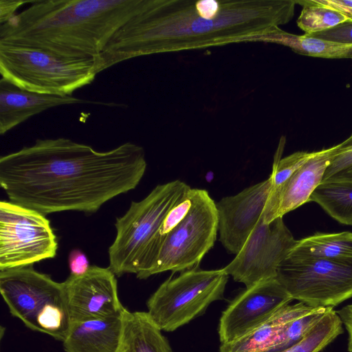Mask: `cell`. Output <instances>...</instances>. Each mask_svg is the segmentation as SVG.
<instances>
[{"mask_svg":"<svg viewBox=\"0 0 352 352\" xmlns=\"http://www.w3.org/2000/svg\"><path fill=\"white\" fill-rule=\"evenodd\" d=\"M146 165L144 148L131 142L98 151L68 138L38 139L1 157L0 185L10 201L45 215L92 214L135 188Z\"/></svg>","mask_w":352,"mask_h":352,"instance_id":"obj_1","label":"cell"},{"mask_svg":"<svg viewBox=\"0 0 352 352\" xmlns=\"http://www.w3.org/2000/svg\"><path fill=\"white\" fill-rule=\"evenodd\" d=\"M295 0H146L95 60L97 74L139 56L263 42L293 18Z\"/></svg>","mask_w":352,"mask_h":352,"instance_id":"obj_2","label":"cell"},{"mask_svg":"<svg viewBox=\"0 0 352 352\" xmlns=\"http://www.w3.org/2000/svg\"><path fill=\"white\" fill-rule=\"evenodd\" d=\"M146 0H37L0 25V43L96 60Z\"/></svg>","mask_w":352,"mask_h":352,"instance_id":"obj_3","label":"cell"},{"mask_svg":"<svg viewBox=\"0 0 352 352\" xmlns=\"http://www.w3.org/2000/svg\"><path fill=\"white\" fill-rule=\"evenodd\" d=\"M190 186L180 180L160 184L140 201H131L116 218V236L109 248V268L117 276L135 274L145 279L157 256L159 229L170 209Z\"/></svg>","mask_w":352,"mask_h":352,"instance_id":"obj_4","label":"cell"},{"mask_svg":"<svg viewBox=\"0 0 352 352\" xmlns=\"http://www.w3.org/2000/svg\"><path fill=\"white\" fill-rule=\"evenodd\" d=\"M0 292L10 314L30 329L63 342L72 324L63 282L32 265L0 271Z\"/></svg>","mask_w":352,"mask_h":352,"instance_id":"obj_5","label":"cell"},{"mask_svg":"<svg viewBox=\"0 0 352 352\" xmlns=\"http://www.w3.org/2000/svg\"><path fill=\"white\" fill-rule=\"evenodd\" d=\"M1 78L28 91L72 96L98 74L94 58H67L33 48L0 43Z\"/></svg>","mask_w":352,"mask_h":352,"instance_id":"obj_6","label":"cell"},{"mask_svg":"<svg viewBox=\"0 0 352 352\" xmlns=\"http://www.w3.org/2000/svg\"><path fill=\"white\" fill-rule=\"evenodd\" d=\"M228 276L223 269L195 267L181 272L150 296L146 312L162 331H173L201 315L212 302L222 299Z\"/></svg>","mask_w":352,"mask_h":352,"instance_id":"obj_7","label":"cell"},{"mask_svg":"<svg viewBox=\"0 0 352 352\" xmlns=\"http://www.w3.org/2000/svg\"><path fill=\"white\" fill-rule=\"evenodd\" d=\"M218 230L215 202L207 190L193 188L188 213L164 239L145 279L168 270L181 272L198 267L213 247Z\"/></svg>","mask_w":352,"mask_h":352,"instance_id":"obj_8","label":"cell"},{"mask_svg":"<svg viewBox=\"0 0 352 352\" xmlns=\"http://www.w3.org/2000/svg\"><path fill=\"white\" fill-rule=\"evenodd\" d=\"M276 278L293 300L312 307H331L352 297V259L287 255Z\"/></svg>","mask_w":352,"mask_h":352,"instance_id":"obj_9","label":"cell"},{"mask_svg":"<svg viewBox=\"0 0 352 352\" xmlns=\"http://www.w3.org/2000/svg\"><path fill=\"white\" fill-rule=\"evenodd\" d=\"M56 236L45 214L11 201L0 202V271L56 256Z\"/></svg>","mask_w":352,"mask_h":352,"instance_id":"obj_10","label":"cell"},{"mask_svg":"<svg viewBox=\"0 0 352 352\" xmlns=\"http://www.w3.org/2000/svg\"><path fill=\"white\" fill-rule=\"evenodd\" d=\"M296 242L283 217L267 223L263 213L239 252L222 269L246 287L275 278L279 264Z\"/></svg>","mask_w":352,"mask_h":352,"instance_id":"obj_11","label":"cell"},{"mask_svg":"<svg viewBox=\"0 0 352 352\" xmlns=\"http://www.w3.org/2000/svg\"><path fill=\"white\" fill-rule=\"evenodd\" d=\"M292 300L276 278L246 287L222 313L219 324L221 342H231L245 336Z\"/></svg>","mask_w":352,"mask_h":352,"instance_id":"obj_12","label":"cell"},{"mask_svg":"<svg viewBox=\"0 0 352 352\" xmlns=\"http://www.w3.org/2000/svg\"><path fill=\"white\" fill-rule=\"evenodd\" d=\"M63 284L72 322L113 317L126 309L118 297L116 274L109 267L91 265Z\"/></svg>","mask_w":352,"mask_h":352,"instance_id":"obj_13","label":"cell"},{"mask_svg":"<svg viewBox=\"0 0 352 352\" xmlns=\"http://www.w3.org/2000/svg\"><path fill=\"white\" fill-rule=\"evenodd\" d=\"M272 189L271 178L216 204L219 241L230 252L237 254L257 224Z\"/></svg>","mask_w":352,"mask_h":352,"instance_id":"obj_14","label":"cell"},{"mask_svg":"<svg viewBox=\"0 0 352 352\" xmlns=\"http://www.w3.org/2000/svg\"><path fill=\"white\" fill-rule=\"evenodd\" d=\"M336 145L318 151L302 164L283 184L272 190L264 210V221L270 223L295 210L309 198L322 181Z\"/></svg>","mask_w":352,"mask_h":352,"instance_id":"obj_15","label":"cell"},{"mask_svg":"<svg viewBox=\"0 0 352 352\" xmlns=\"http://www.w3.org/2000/svg\"><path fill=\"white\" fill-rule=\"evenodd\" d=\"M93 102L73 96L42 94L21 89L0 80V134L4 135L30 117L49 109Z\"/></svg>","mask_w":352,"mask_h":352,"instance_id":"obj_16","label":"cell"},{"mask_svg":"<svg viewBox=\"0 0 352 352\" xmlns=\"http://www.w3.org/2000/svg\"><path fill=\"white\" fill-rule=\"evenodd\" d=\"M126 311L113 317L72 322L63 342L64 350L65 352H118Z\"/></svg>","mask_w":352,"mask_h":352,"instance_id":"obj_17","label":"cell"},{"mask_svg":"<svg viewBox=\"0 0 352 352\" xmlns=\"http://www.w3.org/2000/svg\"><path fill=\"white\" fill-rule=\"evenodd\" d=\"M311 308L300 302L289 304L245 336L231 342L221 343L219 352H265L285 324Z\"/></svg>","mask_w":352,"mask_h":352,"instance_id":"obj_18","label":"cell"},{"mask_svg":"<svg viewBox=\"0 0 352 352\" xmlns=\"http://www.w3.org/2000/svg\"><path fill=\"white\" fill-rule=\"evenodd\" d=\"M118 352H173L162 330L147 312L126 310Z\"/></svg>","mask_w":352,"mask_h":352,"instance_id":"obj_19","label":"cell"},{"mask_svg":"<svg viewBox=\"0 0 352 352\" xmlns=\"http://www.w3.org/2000/svg\"><path fill=\"white\" fill-rule=\"evenodd\" d=\"M287 255L298 258L352 259V232L316 233L297 240Z\"/></svg>","mask_w":352,"mask_h":352,"instance_id":"obj_20","label":"cell"},{"mask_svg":"<svg viewBox=\"0 0 352 352\" xmlns=\"http://www.w3.org/2000/svg\"><path fill=\"white\" fill-rule=\"evenodd\" d=\"M265 42L287 46L304 56L330 59L352 58V44L322 40L306 34L296 35L280 28L270 34Z\"/></svg>","mask_w":352,"mask_h":352,"instance_id":"obj_21","label":"cell"},{"mask_svg":"<svg viewBox=\"0 0 352 352\" xmlns=\"http://www.w3.org/2000/svg\"><path fill=\"white\" fill-rule=\"evenodd\" d=\"M309 201L318 204L339 223L352 226V181L320 183Z\"/></svg>","mask_w":352,"mask_h":352,"instance_id":"obj_22","label":"cell"},{"mask_svg":"<svg viewBox=\"0 0 352 352\" xmlns=\"http://www.w3.org/2000/svg\"><path fill=\"white\" fill-rule=\"evenodd\" d=\"M331 307H313L284 325L265 352H281L299 342L319 323Z\"/></svg>","mask_w":352,"mask_h":352,"instance_id":"obj_23","label":"cell"},{"mask_svg":"<svg viewBox=\"0 0 352 352\" xmlns=\"http://www.w3.org/2000/svg\"><path fill=\"white\" fill-rule=\"evenodd\" d=\"M296 2L302 7L296 23L306 35L322 32L349 20L336 10L318 4L314 0Z\"/></svg>","mask_w":352,"mask_h":352,"instance_id":"obj_24","label":"cell"},{"mask_svg":"<svg viewBox=\"0 0 352 352\" xmlns=\"http://www.w3.org/2000/svg\"><path fill=\"white\" fill-rule=\"evenodd\" d=\"M342 333V321L331 308L302 340L281 352H320Z\"/></svg>","mask_w":352,"mask_h":352,"instance_id":"obj_25","label":"cell"},{"mask_svg":"<svg viewBox=\"0 0 352 352\" xmlns=\"http://www.w3.org/2000/svg\"><path fill=\"white\" fill-rule=\"evenodd\" d=\"M352 181V135L336 144L321 183Z\"/></svg>","mask_w":352,"mask_h":352,"instance_id":"obj_26","label":"cell"},{"mask_svg":"<svg viewBox=\"0 0 352 352\" xmlns=\"http://www.w3.org/2000/svg\"><path fill=\"white\" fill-rule=\"evenodd\" d=\"M285 138L282 137L275 155L272 172L270 176L272 184V190L283 184L302 164H304L314 152L298 151L284 158H280Z\"/></svg>","mask_w":352,"mask_h":352,"instance_id":"obj_27","label":"cell"},{"mask_svg":"<svg viewBox=\"0 0 352 352\" xmlns=\"http://www.w3.org/2000/svg\"><path fill=\"white\" fill-rule=\"evenodd\" d=\"M192 196L193 188L189 187L184 192L180 199L166 214L158 231L157 238V255L167 234L171 232L188 213L192 206Z\"/></svg>","mask_w":352,"mask_h":352,"instance_id":"obj_28","label":"cell"},{"mask_svg":"<svg viewBox=\"0 0 352 352\" xmlns=\"http://www.w3.org/2000/svg\"><path fill=\"white\" fill-rule=\"evenodd\" d=\"M310 36L340 43L352 44V21L348 20L331 29Z\"/></svg>","mask_w":352,"mask_h":352,"instance_id":"obj_29","label":"cell"},{"mask_svg":"<svg viewBox=\"0 0 352 352\" xmlns=\"http://www.w3.org/2000/svg\"><path fill=\"white\" fill-rule=\"evenodd\" d=\"M70 275L80 276L89 269L90 266L87 256L81 250L76 249L70 252L68 257Z\"/></svg>","mask_w":352,"mask_h":352,"instance_id":"obj_30","label":"cell"},{"mask_svg":"<svg viewBox=\"0 0 352 352\" xmlns=\"http://www.w3.org/2000/svg\"><path fill=\"white\" fill-rule=\"evenodd\" d=\"M22 0H0V23L3 24L16 14V11L25 3H31Z\"/></svg>","mask_w":352,"mask_h":352,"instance_id":"obj_31","label":"cell"},{"mask_svg":"<svg viewBox=\"0 0 352 352\" xmlns=\"http://www.w3.org/2000/svg\"><path fill=\"white\" fill-rule=\"evenodd\" d=\"M318 4L336 10L352 21V1L348 0H314Z\"/></svg>","mask_w":352,"mask_h":352,"instance_id":"obj_32","label":"cell"},{"mask_svg":"<svg viewBox=\"0 0 352 352\" xmlns=\"http://www.w3.org/2000/svg\"><path fill=\"white\" fill-rule=\"evenodd\" d=\"M348 333V351L352 352V304L336 311Z\"/></svg>","mask_w":352,"mask_h":352,"instance_id":"obj_33","label":"cell"}]
</instances>
